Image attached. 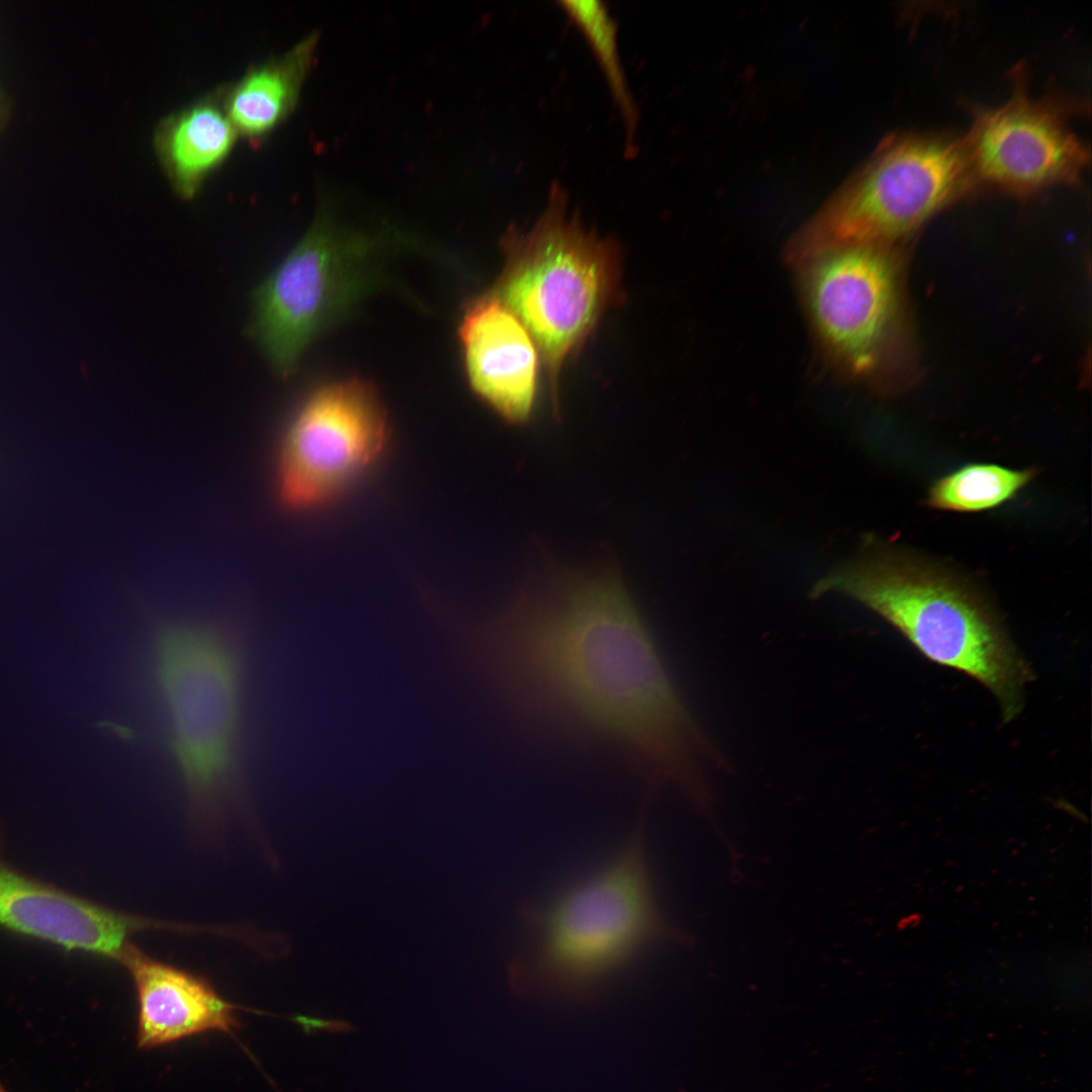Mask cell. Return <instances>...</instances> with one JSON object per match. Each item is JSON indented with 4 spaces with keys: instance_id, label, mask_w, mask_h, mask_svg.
<instances>
[{
    "instance_id": "2e32d148",
    "label": "cell",
    "mask_w": 1092,
    "mask_h": 1092,
    "mask_svg": "<svg viewBox=\"0 0 1092 1092\" xmlns=\"http://www.w3.org/2000/svg\"><path fill=\"white\" fill-rule=\"evenodd\" d=\"M558 5L589 46L605 77L625 133V155L636 154L639 111L621 63L617 24L605 3L597 0L559 1Z\"/></svg>"
},
{
    "instance_id": "3957f363",
    "label": "cell",
    "mask_w": 1092,
    "mask_h": 1092,
    "mask_svg": "<svg viewBox=\"0 0 1092 1092\" xmlns=\"http://www.w3.org/2000/svg\"><path fill=\"white\" fill-rule=\"evenodd\" d=\"M650 798L601 868L520 910L527 948L508 966L512 987L537 997L582 999L648 945L678 935L657 902L646 849Z\"/></svg>"
},
{
    "instance_id": "7c38bea8",
    "label": "cell",
    "mask_w": 1092,
    "mask_h": 1092,
    "mask_svg": "<svg viewBox=\"0 0 1092 1092\" xmlns=\"http://www.w3.org/2000/svg\"><path fill=\"white\" fill-rule=\"evenodd\" d=\"M459 336L471 388L510 423H522L534 403L539 353L522 323L486 292L466 310Z\"/></svg>"
},
{
    "instance_id": "e0dca14e",
    "label": "cell",
    "mask_w": 1092,
    "mask_h": 1092,
    "mask_svg": "<svg viewBox=\"0 0 1092 1092\" xmlns=\"http://www.w3.org/2000/svg\"><path fill=\"white\" fill-rule=\"evenodd\" d=\"M1032 468L1012 469L998 464L972 463L937 479L925 503L935 510L977 513L1013 498L1035 476Z\"/></svg>"
},
{
    "instance_id": "9c48e42d",
    "label": "cell",
    "mask_w": 1092,
    "mask_h": 1092,
    "mask_svg": "<svg viewBox=\"0 0 1092 1092\" xmlns=\"http://www.w3.org/2000/svg\"><path fill=\"white\" fill-rule=\"evenodd\" d=\"M890 248L841 246L795 265L820 342L854 376L872 374L882 364L894 328L898 271Z\"/></svg>"
},
{
    "instance_id": "30bf717a",
    "label": "cell",
    "mask_w": 1092,
    "mask_h": 1092,
    "mask_svg": "<svg viewBox=\"0 0 1092 1092\" xmlns=\"http://www.w3.org/2000/svg\"><path fill=\"white\" fill-rule=\"evenodd\" d=\"M1009 98L978 108L963 139L976 185L1018 197L1075 184L1090 152L1069 124V112L1052 97H1033L1021 72Z\"/></svg>"
},
{
    "instance_id": "9a60e30c",
    "label": "cell",
    "mask_w": 1092,
    "mask_h": 1092,
    "mask_svg": "<svg viewBox=\"0 0 1092 1092\" xmlns=\"http://www.w3.org/2000/svg\"><path fill=\"white\" fill-rule=\"evenodd\" d=\"M237 129L211 104L196 105L170 121L161 138V152L178 191L192 195L203 176L229 153Z\"/></svg>"
},
{
    "instance_id": "8fae6325",
    "label": "cell",
    "mask_w": 1092,
    "mask_h": 1092,
    "mask_svg": "<svg viewBox=\"0 0 1092 1092\" xmlns=\"http://www.w3.org/2000/svg\"><path fill=\"white\" fill-rule=\"evenodd\" d=\"M0 925L70 950L120 963L131 937L162 919L126 913L32 880L0 860Z\"/></svg>"
},
{
    "instance_id": "d6986e66",
    "label": "cell",
    "mask_w": 1092,
    "mask_h": 1092,
    "mask_svg": "<svg viewBox=\"0 0 1092 1092\" xmlns=\"http://www.w3.org/2000/svg\"><path fill=\"white\" fill-rule=\"evenodd\" d=\"M0 1092H7V1090L5 1089V1087L2 1084L1 1080H0Z\"/></svg>"
},
{
    "instance_id": "52a82bcc",
    "label": "cell",
    "mask_w": 1092,
    "mask_h": 1092,
    "mask_svg": "<svg viewBox=\"0 0 1092 1092\" xmlns=\"http://www.w3.org/2000/svg\"><path fill=\"white\" fill-rule=\"evenodd\" d=\"M386 241L317 217L253 293L254 333L282 376L309 343L381 282Z\"/></svg>"
},
{
    "instance_id": "4fadbf2b",
    "label": "cell",
    "mask_w": 1092,
    "mask_h": 1092,
    "mask_svg": "<svg viewBox=\"0 0 1092 1092\" xmlns=\"http://www.w3.org/2000/svg\"><path fill=\"white\" fill-rule=\"evenodd\" d=\"M121 965L136 991L140 1048L238 1027L236 1006L203 977L152 958L135 945Z\"/></svg>"
},
{
    "instance_id": "5bb4252c",
    "label": "cell",
    "mask_w": 1092,
    "mask_h": 1092,
    "mask_svg": "<svg viewBox=\"0 0 1092 1092\" xmlns=\"http://www.w3.org/2000/svg\"><path fill=\"white\" fill-rule=\"evenodd\" d=\"M310 35L283 58L249 73L228 101V117L235 128L248 135L272 129L291 110L310 67L315 44Z\"/></svg>"
},
{
    "instance_id": "ac0fdd59",
    "label": "cell",
    "mask_w": 1092,
    "mask_h": 1092,
    "mask_svg": "<svg viewBox=\"0 0 1092 1092\" xmlns=\"http://www.w3.org/2000/svg\"><path fill=\"white\" fill-rule=\"evenodd\" d=\"M292 1020L299 1024L306 1033L320 1030L332 1033H342L354 1030V1026L351 1023L339 1019L296 1015Z\"/></svg>"
},
{
    "instance_id": "5b68a950",
    "label": "cell",
    "mask_w": 1092,
    "mask_h": 1092,
    "mask_svg": "<svg viewBox=\"0 0 1092 1092\" xmlns=\"http://www.w3.org/2000/svg\"><path fill=\"white\" fill-rule=\"evenodd\" d=\"M502 247L506 265L488 292L532 337L557 411L564 362L622 298L621 249L569 211V196L559 181L550 185L547 204L533 226L526 233L510 226Z\"/></svg>"
},
{
    "instance_id": "8992f818",
    "label": "cell",
    "mask_w": 1092,
    "mask_h": 1092,
    "mask_svg": "<svg viewBox=\"0 0 1092 1092\" xmlns=\"http://www.w3.org/2000/svg\"><path fill=\"white\" fill-rule=\"evenodd\" d=\"M976 186L963 139L896 134L802 231L789 258L797 264L830 248L891 247Z\"/></svg>"
},
{
    "instance_id": "6da1fadb",
    "label": "cell",
    "mask_w": 1092,
    "mask_h": 1092,
    "mask_svg": "<svg viewBox=\"0 0 1092 1092\" xmlns=\"http://www.w3.org/2000/svg\"><path fill=\"white\" fill-rule=\"evenodd\" d=\"M474 653L532 734L605 743L656 793L711 801L707 768L726 759L693 718L625 590L600 580L525 597L476 632Z\"/></svg>"
},
{
    "instance_id": "ba28073f",
    "label": "cell",
    "mask_w": 1092,
    "mask_h": 1092,
    "mask_svg": "<svg viewBox=\"0 0 1092 1092\" xmlns=\"http://www.w3.org/2000/svg\"><path fill=\"white\" fill-rule=\"evenodd\" d=\"M386 413L374 387L348 379L316 389L299 408L278 456V492L292 509L330 500L380 455Z\"/></svg>"
},
{
    "instance_id": "277c9868",
    "label": "cell",
    "mask_w": 1092,
    "mask_h": 1092,
    "mask_svg": "<svg viewBox=\"0 0 1092 1092\" xmlns=\"http://www.w3.org/2000/svg\"><path fill=\"white\" fill-rule=\"evenodd\" d=\"M827 593L856 600L924 657L982 684L996 698L1005 722L1020 712L1031 671L985 600L958 577L871 538L854 557L818 580L811 598Z\"/></svg>"
},
{
    "instance_id": "7a4b0ae2",
    "label": "cell",
    "mask_w": 1092,
    "mask_h": 1092,
    "mask_svg": "<svg viewBox=\"0 0 1092 1092\" xmlns=\"http://www.w3.org/2000/svg\"><path fill=\"white\" fill-rule=\"evenodd\" d=\"M246 630L234 620L157 621L154 676L193 831L250 818L246 751Z\"/></svg>"
}]
</instances>
